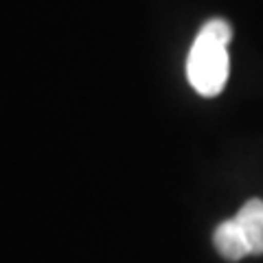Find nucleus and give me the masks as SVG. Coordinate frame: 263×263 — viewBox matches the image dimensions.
<instances>
[{"label": "nucleus", "mask_w": 263, "mask_h": 263, "mask_svg": "<svg viewBox=\"0 0 263 263\" xmlns=\"http://www.w3.org/2000/svg\"><path fill=\"white\" fill-rule=\"evenodd\" d=\"M230 37H233V29L221 18L209 20L197 33L186 60L189 84L195 88L197 95L217 97L226 88L230 72V60H228Z\"/></svg>", "instance_id": "1"}, {"label": "nucleus", "mask_w": 263, "mask_h": 263, "mask_svg": "<svg viewBox=\"0 0 263 263\" xmlns=\"http://www.w3.org/2000/svg\"><path fill=\"white\" fill-rule=\"evenodd\" d=\"M213 243L215 250L219 252V257H224L226 261H241L243 257L250 254V246L246 239L241 226L237 224V219H226L215 228L213 233Z\"/></svg>", "instance_id": "2"}, {"label": "nucleus", "mask_w": 263, "mask_h": 263, "mask_svg": "<svg viewBox=\"0 0 263 263\" xmlns=\"http://www.w3.org/2000/svg\"><path fill=\"white\" fill-rule=\"evenodd\" d=\"M237 224L241 226L246 239L250 246V254L261 257L263 254V200L250 197L243 206L237 211Z\"/></svg>", "instance_id": "3"}]
</instances>
